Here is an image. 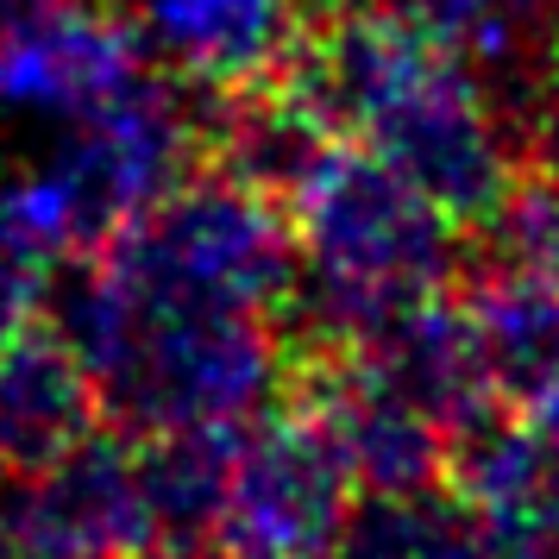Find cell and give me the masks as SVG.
Masks as SVG:
<instances>
[{
  "label": "cell",
  "instance_id": "cell-15",
  "mask_svg": "<svg viewBox=\"0 0 559 559\" xmlns=\"http://www.w3.org/2000/svg\"><path fill=\"white\" fill-rule=\"evenodd\" d=\"M302 7H333V0H302Z\"/></svg>",
  "mask_w": 559,
  "mask_h": 559
},
{
  "label": "cell",
  "instance_id": "cell-14",
  "mask_svg": "<svg viewBox=\"0 0 559 559\" xmlns=\"http://www.w3.org/2000/svg\"><path fill=\"white\" fill-rule=\"evenodd\" d=\"M57 258L63 252L51 246V233L32 207L26 177H0V346L45 314Z\"/></svg>",
  "mask_w": 559,
  "mask_h": 559
},
{
  "label": "cell",
  "instance_id": "cell-11",
  "mask_svg": "<svg viewBox=\"0 0 559 559\" xmlns=\"http://www.w3.org/2000/svg\"><path fill=\"white\" fill-rule=\"evenodd\" d=\"M472 328H478L484 365L497 396H547L559 383V283L554 277H503V271H478L472 289Z\"/></svg>",
  "mask_w": 559,
  "mask_h": 559
},
{
  "label": "cell",
  "instance_id": "cell-7",
  "mask_svg": "<svg viewBox=\"0 0 559 559\" xmlns=\"http://www.w3.org/2000/svg\"><path fill=\"white\" fill-rule=\"evenodd\" d=\"M139 45L182 82H258L277 76L302 32V0H114Z\"/></svg>",
  "mask_w": 559,
  "mask_h": 559
},
{
  "label": "cell",
  "instance_id": "cell-9",
  "mask_svg": "<svg viewBox=\"0 0 559 559\" xmlns=\"http://www.w3.org/2000/svg\"><path fill=\"white\" fill-rule=\"evenodd\" d=\"M102 421V396L82 353L38 314L0 346V472L26 478L70 453Z\"/></svg>",
  "mask_w": 559,
  "mask_h": 559
},
{
  "label": "cell",
  "instance_id": "cell-2",
  "mask_svg": "<svg viewBox=\"0 0 559 559\" xmlns=\"http://www.w3.org/2000/svg\"><path fill=\"white\" fill-rule=\"evenodd\" d=\"M296 283L277 308L289 358L371 346L390 321L447 289L459 264L453 221L371 145L333 139L289 195Z\"/></svg>",
  "mask_w": 559,
  "mask_h": 559
},
{
  "label": "cell",
  "instance_id": "cell-4",
  "mask_svg": "<svg viewBox=\"0 0 559 559\" xmlns=\"http://www.w3.org/2000/svg\"><path fill=\"white\" fill-rule=\"evenodd\" d=\"M189 170H195V88L152 57L127 88L76 114V132L63 139L51 170L26 177V189L57 252L88 258Z\"/></svg>",
  "mask_w": 559,
  "mask_h": 559
},
{
  "label": "cell",
  "instance_id": "cell-16",
  "mask_svg": "<svg viewBox=\"0 0 559 559\" xmlns=\"http://www.w3.org/2000/svg\"><path fill=\"white\" fill-rule=\"evenodd\" d=\"M534 7H559V0H534Z\"/></svg>",
  "mask_w": 559,
  "mask_h": 559
},
{
  "label": "cell",
  "instance_id": "cell-1",
  "mask_svg": "<svg viewBox=\"0 0 559 559\" xmlns=\"http://www.w3.org/2000/svg\"><path fill=\"white\" fill-rule=\"evenodd\" d=\"M45 321L82 353L102 421L127 433L252 428L289 383L271 314L157 296L120 283L102 258H70V271H57Z\"/></svg>",
  "mask_w": 559,
  "mask_h": 559
},
{
  "label": "cell",
  "instance_id": "cell-8",
  "mask_svg": "<svg viewBox=\"0 0 559 559\" xmlns=\"http://www.w3.org/2000/svg\"><path fill=\"white\" fill-rule=\"evenodd\" d=\"M145 63L152 51L139 45L127 13L114 0H95L0 45V102L57 107L76 120L88 107H102L114 88H127Z\"/></svg>",
  "mask_w": 559,
  "mask_h": 559
},
{
  "label": "cell",
  "instance_id": "cell-5",
  "mask_svg": "<svg viewBox=\"0 0 559 559\" xmlns=\"http://www.w3.org/2000/svg\"><path fill=\"white\" fill-rule=\"evenodd\" d=\"M358 145L403 170L453 227H472L484 207L503 195V182L522 170L503 120L490 114L472 70L428 45L421 32L403 45V57L383 70L371 102L353 127Z\"/></svg>",
  "mask_w": 559,
  "mask_h": 559
},
{
  "label": "cell",
  "instance_id": "cell-3",
  "mask_svg": "<svg viewBox=\"0 0 559 559\" xmlns=\"http://www.w3.org/2000/svg\"><path fill=\"white\" fill-rule=\"evenodd\" d=\"M88 258H102L120 283L157 296L227 302L277 321L296 283V227L277 195H258L195 164Z\"/></svg>",
  "mask_w": 559,
  "mask_h": 559
},
{
  "label": "cell",
  "instance_id": "cell-13",
  "mask_svg": "<svg viewBox=\"0 0 559 559\" xmlns=\"http://www.w3.org/2000/svg\"><path fill=\"white\" fill-rule=\"evenodd\" d=\"M478 264L503 277L559 283V164H522L478 221Z\"/></svg>",
  "mask_w": 559,
  "mask_h": 559
},
{
  "label": "cell",
  "instance_id": "cell-10",
  "mask_svg": "<svg viewBox=\"0 0 559 559\" xmlns=\"http://www.w3.org/2000/svg\"><path fill=\"white\" fill-rule=\"evenodd\" d=\"M358 358L390 390H403L421 415H433L447 433H465L497 403L478 328H472L465 302H447V289L428 296V302H415L403 321H390L371 346H358Z\"/></svg>",
  "mask_w": 559,
  "mask_h": 559
},
{
  "label": "cell",
  "instance_id": "cell-12",
  "mask_svg": "<svg viewBox=\"0 0 559 559\" xmlns=\"http://www.w3.org/2000/svg\"><path fill=\"white\" fill-rule=\"evenodd\" d=\"M472 534V509L447 503L440 490H365L346 509L328 559H459Z\"/></svg>",
  "mask_w": 559,
  "mask_h": 559
},
{
  "label": "cell",
  "instance_id": "cell-6",
  "mask_svg": "<svg viewBox=\"0 0 559 559\" xmlns=\"http://www.w3.org/2000/svg\"><path fill=\"white\" fill-rule=\"evenodd\" d=\"M353 490V472L302 408H264L233 453L221 559H328Z\"/></svg>",
  "mask_w": 559,
  "mask_h": 559
}]
</instances>
